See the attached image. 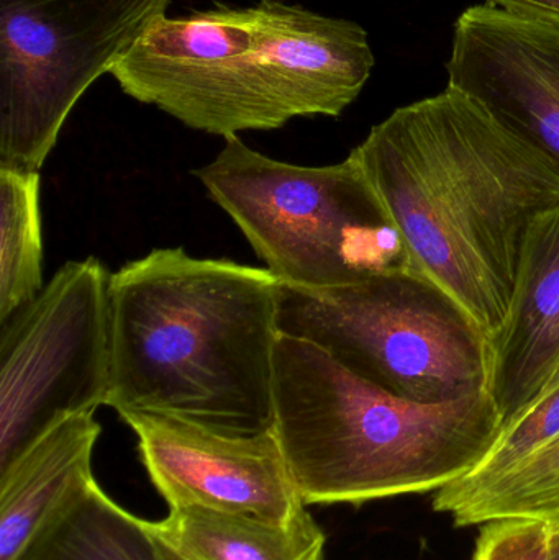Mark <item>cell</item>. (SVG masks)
Segmentation results:
<instances>
[{
  "instance_id": "7",
  "label": "cell",
  "mask_w": 559,
  "mask_h": 560,
  "mask_svg": "<svg viewBox=\"0 0 559 560\" xmlns=\"http://www.w3.org/2000/svg\"><path fill=\"white\" fill-rule=\"evenodd\" d=\"M171 0H0V170L39 173L84 92Z\"/></svg>"
},
{
  "instance_id": "17",
  "label": "cell",
  "mask_w": 559,
  "mask_h": 560,
  "mask_svg": "<svg viewBox=\"0 0 559 560\" xmlns=\"http://www.w3.org/2000/svg\"><path fill=\"white\" fill-rule=\"evenodd\" d=\"M550 536L544 520H494L481 525L471 560H551Z\"/></svg>"
},
{
  "instance_id": "10",
  "label": "cell",
  "mask_w": 559,
  "mask_h": 560,
  "mask_svg": "<svg viewBox=\"0 0 559 560\" xmlns=\"http://www.w3.org/2000/svg\"><path fill=\"white\" fill-rule=\"evenodd\" d=\"M449 85L559 164V23L481 3L453 30Z\"/></svg>"
},
{
  "instance_id": "3",
  "label": "cell",
  "mask_w": 559,
  "mask_h": 560,
  "mask_svg": "<svg viewBox=\"0 0 559 560\" xmlns=\"http://www.w3.org/2000/svg\"><path fill=\"white\" fill-rule=\"evenodd\" d=\"M363 26L259 0L161 16L108 74L141 104L216 137L340 117L373 71Z\"/></svg>"
},
{
  "instance_id": "12",
  "label": "cell",
  "mask_w": 559,
  "mask_h": 560,
  "mask_svg": "<svg viewBox=\"0 0 559 560\" xmlns=\"http://www.w3.org/2000/svg\"><path fill=\"white\" fill-rule=\"evenodd\" d=\"M94 413L62 418L0 467V560H13L35 533L94 479L101 436Z\"/></svg>"
},
{
  "instance_id": "1",
  "label": "cell",
  "mask_w": 559,
  "mask_h": 560,
  "mask_svg": "<svg viewBox=\"0 0 559 560\" xmlns=\"http://www.w3.org/2000/svg\"><path fill=\"white\" fill-rule=\"evenodd\" d=\"M406 246L488 341L504 326L528 226L559 206V164L446 88L394 110L351 151Z\"/></svg>"
},
{
  "instance_id": "18",
  "label": "cell",
  "mask_w": 559,
  "mask_h": 560,
  "mask_svg": "<svg viewBox=\"0 0 559 560\" xmlns=\"http://www.w3.org/2000/svg\"><path fill=\"white\" fill-rule=\"evenodd\" d=\"M486 3L531 19L559 23V0H486Z\"/></svg>"
},
{
  "instance_id": "8",
  "label": "cell",
  "mask_w": 559,
  "mask_h": 560,
  "mask_svg": "<svg viewBox=\"0 0 559 560\" xmlns=\"http://www.w3.org/2000/svg\"><path fill=\"white\" fill-rule=\"evenodd\" d=\"M110 272L69 261L0 336V467L62 418L110 395Z\"/></svg>"
},
{
  "instance_id": "9",
  "label": "cell",
  "mask_w": 559,
  "mask_h": 560,
  "mask_svg": "<svg viewBox=\"0 0 559 560\" xmlns=\"http://www.w3.org/2000/svg\"><path fill=\"white\" fill-rule=\"evenodd\" d=\"M154 489L171 509L213 510L286 523L304 512L275 430L219 433L193 421L121 411Z\"/></svg>"
},
{
  "instance_id": "16",
  "label": "cell",
  "mask_w": 559,
  "mask_h": 560,
  "mask_svg": "<svg viewBox=\"0 0 559 560\" xmlns=\"http://www.w3.org/2000/svg\"><path fill=\"white\" fill-rule=\"evenodd\" d=\"M559 434V362L547 384L508 423L502 424L489 453L479 466L458 482L456 489L481 486L517 466L538 447ZM449 487V486H446Z\"/></svg>"
},
{
  "instance_id": "4",
  "label": "cell",
  "mask_w": 559,
  "mask_h": 560,
  "mask_svg": "<svg viewBox=\"0 0 559 560\" xmlns=\"http://www.w3.org/2000/svg\"><path fill=\"white\" fill-rule=\"evenodd\" d=\"M501 428L488 388L419 404L371 384L314 342L279 338L272 430L305 506L435 493L471 474Z\"/></svg>"
},
{
  "instance_id": "15",
  "label": "cell",
  "mask_w": 559,
  "mask_h": 560,
  "mask_svg": "<svg viewBox=\"0 0 559 560\" xmlns=\"http://www.w3.org/2000/svg\"><path fill=\"white\" fill-rule=\"evenodd\" d=\"M39 173L0 170V325L43 290Z\"/></svg>"
},
{
  "instance_id": "2",
  "label": "cell",
  "mask_w": 559,
  "mask_h": 560,
  "mask_svg": "<svg viewBox=\"0 0 559 560\" xmlns=\"http://www.w3.org/2000/svg\"><path fill=\"white\" fill-rule=\"evenodd\" d=\"M279 282L268 269L153 249L110 278L107 407L219 433L275 424Z\"/></svg>"
},
{
  "instance_id": "6",
  "label": "cell",
  "mask_w": 559,
  "mask_h": 560,
  "mask_svg": "<svg viewBox=\"0 0 559 560\" xmlns=\"http://www.w3.org/2000/svg\"><path fill=\"white\" fill-rule=\"evenodd\" d=\"M278 323L281 335L314 342L407 400L443 404L489 385L488 338L456 300L417 272L324 290L279 283Z\"/></svg>"
},
{
  "instance_id": "14",
  "label": "cell",
  "mask_w": 559,
  "mask_h": 560,
  "mask_svg": "<svg viewBox=\"0 0 559 560\" xmlns=\"http://www.w3.org/2000/svg\"><path fill=\"white\" fill-rule=\"evenodd\" d=\"M153 525L186 560H325L327 536L307 510L276 523L190 506Z\"/></svg>"
},
{
  "instance_id": "5",
  "label": "cell",
  "mask_w": 559,
  "mask_h": 560,
  "mask_svg": "<svg viewBox=\"0 0 559 560\" xmlns=\"http://www.w3.org/2000/svg\"><path fill=\"white\" fill-rule=\"evenodd\" d=\"M194 176L279 283L324 290L414 271L403 238L357 158L298 166L225 140Z\"/></svg>"
},
{
  "instance_id": "11",
  "label": "cell",
  "mask_w": 559,
  "mask_h": 560,
  "mask_svg": "<svg viewBox=\"0 0 559 560\" xmlns=\"http://www.w3.org/2000/svg\"><path fill=\"white\" fill-rule=\"evenodd\" d=\"M489 348L488 390L504 424L534 400L559 362V206L528 226L511 308Z\"/></svg>"
},
{
  "instance_id": "19",
  "label": "cell",
  "mask_w": 559,
  "mask_h": 560,
  "mask_svg": "<svg viewBox=\"0 0 559 560\" xmlns=\"http://www.w3.org/2000/svg\"><path fill=\"white\" fill-rule=\"evenodd\" d=\"M551 536H550V548H551V560H559V523H550Z\"/></svg>"
},
{
  "instance_id": "13",
  "label": "cell",
  "mask_w": 559,
  "mask_h": 560,
  "mask_svg": "<svg viewBox=\"0 0 559 560\" xmlns=\"http://www.w3.org/2000/svg\"><path fill=\"white\" fill-rule=\"evenodd\" d=\"M13 560H186L95 480L74 493Z\"/></svg>"
}]
</instances>
